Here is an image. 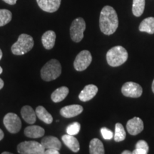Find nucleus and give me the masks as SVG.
Returning <instances> with one entry per match:
<instances>
[{
    "mask_svg": "<svg viewBox=\"0 0 154 154\" xmlns=\"http://www.w3.org/2000/svg\"><path fill=\"white\" fill-rule=\"evenodd\" d=\"M119 18L116 11L111 6H105L100 13L99 27L106 35H111L118 29Z\"/></svg>",
    "mask_w": 154,
    "mask_h": 154,
    "instance_id": "1",
    "label": "nucleus"
},
{
    "mask_svg": "<svg viewBox=\"0 0 154 154\" xmlns=\"http://www.w3.org/2000/svg\"><path fill=\"white\" fill-rule=\"evenodd\" d=\"M128 54L126 49L121 46L111 48L106 54V60L109 66H119L124 64L128 59Z\"/></svg>",
    "mask_w": 154,
    "mask_h": 154,
    "instance_id": "2",
    "label": "nucleus"
},
{
    "mask_svg": "<svg viewBox=\"0 0 154 154\" xmlns=\"http://www.w3.org/2000/svg\"><path fill=\"white\" fill-rule=\"evenodd\" d=\"M34 45V39L32 36L26 34H22L11 46V52L14 55H24L31 51Z\"/></svg>",
    "mask_w": 154,
    "mask_h": 154,
    "instance_id": "3",
    "label": "nucleus"
},
{
    "mask_svg": "<svg viewBox=\"0 0 154 154\" xmlns=\"http://www.w3.org/2000/svg\"><path fill=\"white\" fill-rule=\"evenodd\" d=\"M61 74V66L57 59H51L46 63L41 70L42 79L45 82L55 80Z\"/></svg>",
    "mask_w": 154,
    "mask_h": 154,
    "instance_id": "4",
    "label": "nucleus"
},
{
    "mask_svg": "<svg viewBox=\"0 0 154 154\" xmlns=\"http://www.w3.org/2000/svg\"><path fill=\"white\" fill-rule=\"evenodd\" d=\"M17 151L21 154H44L45 149L42 143L30 140L19 143L17 146Z\"/></svg>",
    "mask_w": 154,
    "mask_h": 154,
    "instance_id": "5",
    "label": "nucleus"
},
{
    "mask_svg": "<svg viewBox=\"0 0 154 154\" xmlns=\"http://www.w3.org/2000/svg\"><path fill=\"white\" fill-rule=\"evenodd\" d=\"M86 29V22L82 17L73 21L70 26V36L73 42H80L84 38V32Z\"/></svg>",
    "mask_w": 154,
    "mask_h": 154,
    "instance_id": "6",
    "label": "nucleus"
},
{
    "mask_svg": "<svg viewBox=\"0 0 154 154\" xmlns=\"http://www.w3.org/2000/svg\"><path fill=\"white\" fill-rule=\"evenodd\" d=\"M3 123L5 126L11 134H17L22 128V121L16 113H8L4 117Z\"/></svg>",
    "mask_w": 154,
    "mask_h": 154,
    "instance_id": "7",
    "label": "nucleus"
},
{
    "mask_svg": "<svg viewBox=\"0 0 154 154\" xmlns=\"http://www.w3.org/2000/svg\"><path fill=\"white\" fill-rule=\"evenodd\" d=\"M92 56L88 50H83L76 56L74 62V69L78 72H82L86 69L91 64Z\"/></svg>",
    "mask_w": 154,
    "mask_h": 154,
    "instance_id": "8",
    "label": "nucleus"
},
{
    "mask_svg": "<svg viewBox=\"0 0 154 154\" xmlns=\"http://www.w3.org/2000/svg\"><path fill=\"white\" fill-rule=\"evenodd\" d=\"M123 95L126 97L138 98L142 95L143 88L137 83L128 82L125 83L121 88Z\"/></svg>",
    "mask_w": 154,
    "mask_h": 154,
    "instance_id": "9",
    "label": "nucleus"
},
{
    "mask_svg": "<svg viewBox=\"0 0 154 154\" xmlns=\"http://www.w3.org/2000/svg\"><path fill=\"white\" fill-rule=\"evenodd\" d=\"M143 122L138 117H134V118L128 121L126 124V128L129 134L132 136H136L139 134L143 130Z\"/></svg>",
    "mask_w": 154,
    "mask_h": 154,
    "instance_id": "10",
    "label": "nucleus"
},
{
    "mask_svg": "<svg viewBox=\"0 0 154 154\" xmlns=\"http://www.w3.org/2000/svg\"><path fill=\"white\" fill-rule=\"evenodd\" d=\"M36 2L43 11L53 13L59 9L61 0H36Z\"/></svg>",
    "mask_w": 154,
    "mask_h": 154,
    "instance_id": "11",
    "label": "nucleus"
},
{
    "mask_svg": "<svg viewBox=\"0 0 154 154\" xmlns=\"http://www.w3.org/2000/svg\"><path fill=\"white\" fill-rule=\"evenodd\" d=\"M83 107L81 105L73 104L63 107L60 110V114L64 118H73L82 113Z\"/></svg>",
    "mask_w": 154,
    "mask_h": 154,
    "instance_id": "12",
    "label": "nucleus"
},
{
    "mask_svg": "<svg viewBox=\"0 0 154 154\" xmlns=\"http://www.w3.org/2000/svg\"><path fill=\"white\" fill-rule=\"evenodd\" d=\"M98 92V87L94 84H88L83 88L79 95V99L82 101H88L93 99Z\"/></svg>",
    "mask_w": 154,
    "mask_h": 154,
    "instance_id": "13",
    "label": "nucleus"
},
{
    "mask_svg": "<svg viewBox=\"0 0 154 154\" xmlns=\"http://www.w3.org/2000/svg\"><path fill=\"white\" fill-rule=\"evenodd\" d=\"M41 143L45 149H56L59 151L61 148V141L55 136H46L42 138Z\"/></svg>",
    "mask_w": 154,
    "mask_h": 154,
    "instance_id": "14",
    "label": "nucleus"
},
{
    "mask_svg": "<svg viewBox=\"0 0 154 154\" xmlns=\"http://www.w3.org/2000/svg\"><path fill=\"white\" fill-rule=\"evenodd\" d=\"M61 140H63V143L69 148L71 151L74 153H76L80 150L79 142L75 138L74 136L70 134H65L61 137Z\"/></svg>",
    "mask_w": 154,
    "mask_h": 154,
    "instance_id": "15",
    "label": "nucleus"
},
{
    "mask_svg": "<svg viewBox=\"0 0 154 154\" xmlns=\"http://www.w3.org/2000/svg\"><path fill=\"white\" fill-rule=\"evenodd\" d=\"M21 114L24 120L29 124H34L36 120V111L30 106H24L21 109Z\"/></svg>",
    "mask_w": 154,
    "mask_h": 154,
    "instance_id": "16",
    "label": "nucleus"
},
{
    "mask_svg": "<svg viewBox=\"0 0 154 154\" xmlns=\"http://www.w3.org/2000/svg\"><path fill=\"white\" fill-rule=\"evenodd\" d=\"M45 131L42 127L32 125L26 127L24 129V134L26 137L31 138H38L44 136Z\"/></svg>",
    "mask_w": 154,
    "mask_h": 154,
    "instance_id": "17",
    "label": "nucleus"
},
{
    "mask_svg": "<svg viewBox=\"0 0 154 154\" xmlns=\"http://www.w3.org/2000/svg\"><path fill=\"white\" fill-rule=\"evenodd\" d=\"M56 42V34L52 30L46 32L42 37V42L46 49H51L54 47Z\"/></svg>",
    "mask_w": 154,
    "mask_h": 154,
    "instance_id": "18",
    "label": "nucleus"
},
{
    "mask_svg": "<svg viewBox=\"0 0 154 154\" xmlns=\"http://www.w3.org/2000/svg\"><path fill=\"white\" fill-rule=\"evenodd\" d=\"M69 90L66 86H61V87L57 88L51 94V99L55 103H59L66 99L67 95L69 94Z\"/></svg>",
    "mask_w": 154,
    "mask_h": 154,
    "instance_id": "19",
    "label": "nucleus"
},
{
    "mask_svg": "<svg viewBox=\"0 0 154 154\" xmlns=\"http://www.w3.org/2000/svg\"><path fill=\"white\" fill-rule=\"evenodd\" d=\"M36 114L40 120L47 124H51L53 122V117L42 106H38L36 109Z\"/></svg>",
    "mask_w": 154,
    "mask_h": 154,
    "instance_id": "20",
    "label": "nucleus"
},
{
    "mask_svg": "<svg viewBox=\"0 0 154 154\" xmlns=\"http://www.w3.org/2000/svg\"><path fill=\"white\" fill-rule=\"evenodd\" d=\"M139 31L142 32L154 34V17H148L144 19L139 25Z\"/></svg>",
    "mask_w": 154,
    "mask_h": 154,
    "instance_id": "21",
    "label": "nucleus"
},
{
    "mask_svg": "<svg viewBox=\"0 0 154 154\" xmlns=\"http://www.w3.org/2000/svg\"><path fill=\"white\" fill-rule=\"evenodd\" d=\"M89 153L91 154H103L105 153L103 143L98 138H93L89 143Z\"/></svg>",
    "mask_w": 154,
    "mask_h": 154,
    "instance_id": "22",
    "label": "nucleus"
},
{
    "mask_svg": "<svg viewBox=\"0 0 154 154\" xmlns=\"http://www.w3.org/2000/svg\"><path fill=\"white\" fill-rule=\"evenodd\" d=\"M146 0H133L132 12L134 16L140 17L145 9Z\"/></svg>",
    "mask_w": 154,
    "mask_h": 154,
    "instance_id": "23",
    "label": "nucleus"
},
{
    "mask_svg": "<svg viewBox=\"0 0 154 154\" xmlns=\"http://www.w3.org/2000/svg\"><path fill=\"white\" fill-rule=\"evenodd\" d=\"M126 136V131H125L123 125L120 124V123H117L115 125V133L114 136H113L114 140L116 142L122 141V140H125Z\"/></svg>",
    "mask_w": 154,
    "mask_h": 154,
    "instance_id": "24",
    "label": "nucleus"
},
{
    "mask_svg": "<svg viewBox=\"0 0 154 154\" xmlns=\"http://www.w3.org/2000/svg\"><path fill=\"white\" fill-rule=\"evenodd\" d=\"M12 19V14L8 9H0V26L9 24Z\"/></svg>",
    "mask_w": 154,
    "mask_h": 154,
    "instance_id": "25",
    "label": "nucleus"
},
{
    "mask_svg": "<svg viewBox=\"0 0 154 154\" xmlns=\"http://www.w3.org/2000/svg\"><path fill=\"white\" fill-rule=\"evenodd\" d=\"M81 128V124L78 122H74L72 124H69L68 126L66 127V133L68 134L72 135V136H74V135L78 134L80 131Z\"/></svg>",
    "mask_w": 154,
    "mask_h": 154,
    "instance_id": "26",
    "label": "nucleus"
},
{
    "mask_svg": "<svg viewBox=\"0 0 154 154\" xmlns=\"http://www.w3.org/2000/svg\"><path fill=\"white\" fill-rule=\"evenodd\" d=\"M101 133L102 135V137L104 138L105 140L112 139L113 138V136H114L113 134V132L111 131V130L108 129L107 128H105V127H103V128H101Z\"/></svg>",
    "mask_w": 154,
    "mask_h": 154,
    "instance_id": "27",
    "label": "nucleus"
},
{
    "mask_svg": "<svg viewBox=\"0 0 154 154\" xmlns=\"http://www.w3.org/2000/svg\"><path fill=\"white\" fill-rule=\"evenodd\" d=\"M136 149H141L149 152V145H148L147 142L143 140H138L137 143H136Z\"/></svg>",
    "mask_w": 154,
    "mask_h": 154,
    "instance_id": "28",
    "label": "nucleus"
},
{
    "mask_svg": "<svg viewBox=\"0 0 154 154\" xmlns=\"http://www.w3.org/2000/svg\"><path fill=\"white\" fill-rule=\"evenodd\" d=\"M148 151L141 149H136L134 151H133L132 154H147Z\"/></svg>",
    "mask_w": 154,
    "mask_h": 154,
    "instance_id": "29",
    "label": "nucleus"
},
{
    "mask_svg": "<svg viewBox=\"0 0 154 154\" xmlns=\"http://www.w3.org/2000/svg\"><path fill=\"white\" fill-rule=\"evenodd\" d=\"M45 154H59V152L58 150L56 149H46L45 150Z\"/></svg>",
    "mask_w": 154,
    "mask_h": 154,
    "instance_id": "30",
    "label": "nucleus"
},
{
    "mask_svg": "<svg viewBox=\"0 0 154 154\" xmlns=\"http://www.w3.org/2000/svg\"><path fill=\"white\" fill-rule=\"evenodd\" d=\"M3 2H5V3L8 4L10 5H14L17 3V0H2Z\"/></svg>",
    "mask_w": 154,
    "mask_h": 154,
    "instance_id": "31",
    "label": "nucleus"
},
{
    "mask_svg": "<svg viewBox=\"0 0 154 154\" xmlns=\"http://www.w3.org/2000/svg\"><path fill=\"white\" fill-rule=\"evenodd\" d=\"M4 136H5V134H4V132L2 131V130L1 128H0V140L3 139Z\"/></svg>",
    "mask_w": 154,
    "mask_h": 154,
    "instance_id": "32",
    "label": "nucleus"
},
{
    "mask_svg": "<svg viewBox=\"0 0 154 154\" xmlns=\"http://www.w3.org/2000/svg\"><path fill=\"white\" fill-rule=\"evenodd\" d=\"M4 85H5V83H4L3 80L2 79H0V90L4 87Z\"/></svg>",
    "mask_w": 154,
    "mask_h": 154,
    "instance_id": "33",
    "label": "nucleus"
},
{
    "mask_svg": "<svg viewBox=\"0 0 154 154\" xmlns=\"http://www.w3.org/2000/svg\"><path fill=\"white\" fill-rule=\"evenodd\" d=\"M121 153L122 154H131L132 152H131L129 151H123Z\"/></svg>",
    "mask_w": 154,
    "mask_h": 154,
    "instance_id": "34",
    "label": "nucleus"
},
{
    "mask_svg": "<svg viewBox=\"0 0 154 154\" xmlns=\"http://www.w3.org/2000/svg\"><path fill=\"white\" fill-rule=\"evenodd\" d=\"M152 91L154 93V80L153 81V83H152Z\"/></svg>",
    "mask_w": 154,
    "mask_h": 154,
    "instance_id": "35",
    "label": "nucleus"
},
{
    "mask_svg": "<svg viewBox=\"0 0 154 154\" xmlns=\"http://www.w3.org/2000/svg\"><path fill=\"white\" fill-rule=\"evenodd\" d=\"M2 50L0 49V60L2 59Z\"/></svg>",
    "mask_w": 154,
    "mask_h": 154,
    "instance_id": "36",
    "label": "nucleus"
},
{
    "mask_svg": "<svg viewBox=\"0 0 154 154\" xmlns=\"http://www.w3.org/2000/svg\"><path fill=\"white\" fill-rule=\"evenodd\" d=\"M2 72H3V69H2V68L1 66H0V74H1L2 73Z\"/></svg>",
    "mask_w": 154,
    "mask_h": 154,
    "instance_id": "37",
    "label": "nucleus"
},
{
    "mask_svg": "<svg viewBox=\"0 0 154 154\" xmlns=\"http://www.w3.org/2000/svg\"><path fill=\"white\" fill-rule=\"evenodd\" d=\"M2 154H11V153H9V152H3Z\"/></svg>",
    "mask_w": 154,
    "mask_h": 154,
    "instance_id": "38",
    "label": "nucleus"
}]
</instances>
